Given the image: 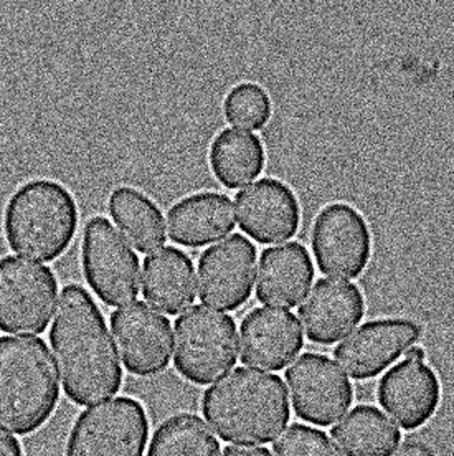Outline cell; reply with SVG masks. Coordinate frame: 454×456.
Segmentation results:
<instances>
[{
	"label": "cell",
	"mask_w": 454,
	"mask_h": 456,
	"mask_svg": "<svg viewBox=\"0 0 454 456\" xmlns=\"http://www.w3.org/2000/svg\"><path fill=\"white\" fill-rule=\"evenodd\" d=\"M60 399L58 377L45 342L38 338H0V428L34 434Z\"/></svg>",
	"instance_id": "3"
},
{
	"label": "cell",
	"mask_w": 454,
	"mask_h": 456,
	"mask_svg": "<svg viewBox=\"0 0 454 456\" xmlns=\"http://www.w3.org/2000/svg\"><path fill=\"white\" fill-rule=\"evenodd\" d=\"M405 353H407V359L409 361H417V362H423L425 361V351L421 347H409Z\"/></svg>",
	"instance_id": "30"
},
{
	"label": "cell",
	"mask_w": 454,
	"mask_h": 456,
	"mask_svg": "<svg viewBox=\"0 0 454 456\" xmlns=\"http://www.w3.org/2000/svg\"><path fill=\"white\" fill-rule=\"evenodd\" d=\"M78 206L67 187L35 179L17 189L5 207L4 230L9 247L35 262L60 258L75 239Z\"/></svg>",
	"instance_id": "4"
},
{
	"label": "cell",
	"mask_w": 454,
	"mask_h": 456,
	"mask_svg": "<svg viewBox=\"0 0 454 456\" xmlns=\"http://www.w3.org/2000/svg\"><path fill=\"white\" fill-rule=\"evenodd\" d=\"M114 341L126 369L139 377L156 376L171 361V321L142 301L111 314Z\"/></svg>",
	"instance_id": "12"
},
{
	"label": "cell",
	"mask_w": 454,
	"mask_h": 456,
	"mask_svg": "<svg viewBox=\"0 0 454 456\" xmlns=\"http://www.w3.org/2000/svg\"><path fill=\"white\" fill-rule=\"evenodd\" d=\"M237 354V326L228 314L193 306L175 321L174 364L189 382H215L235 365Z\"/></svg>",
	"instance_id": "5"
},
{
	"label": "cell",
	"mask_w": 454,
	"mask_h": 456,
	"mask_svg": "<svg viewBox=\"0 0 454 456\" xmlns=\"http://www.w3.org/2000/svg\"><path fill=\"white\" fill-rule=\"evenodd\" d=\"M286 380L297 417L319 427L336 422L353 403L351 380L328 355L303 354L288 369Z\"/></svg>",
	"instance_id": "10"
},
{
	"label": "cell",
	"mask_w": 454,
	"mask_h": 456,
	"mask_svg": "<svg viewBox=\"0 0 454 456\" xmlns=\"http://www.w3.org/2000/svg\"><path fill=\"white\" fill-rule=\"evenodd\" d=\"M63 390L73 403L93 405L113 397L123 386V370L101 309L80 285H67L50 331Z\"/></svg>",
	"instance_id": "1"
},
{
	"label": "cell",
	"mask_w": 454,
	"mask_h": 456,
	"mask_svg": "<svg viewBox=\"0 0 454 456\" xmlns=\"http://www.w3.org/2000/svg\"><path fill=\"white\" fill-rule=\"evenodd\" d=\"M397 456H434L432 448L420 442H409L398 450Z\"/></svg>",
	"instance_id": "29"
},
{
	"label": "cell",
	"mask_w": 454,
	"mask_h": 456,
	"mask_svg": "<svg viewBox=\"0 0 454 456\" xmlns=\"http://www.w3.org/2000/svg\"><path fill=\"white\" fill-rule=\"evenodd\" d=\"M332 440L345 456H392L401 434L378 409L359 405L332 428Z\"/></svg>",
	"instance_id": "22"
},
{
	"label": "cell",
	"mask_w": 454,
	"mask_h": 456,
	"mask_svg": "<svg viewBox=\"0 0 454 456\" xmlns=\"http://www.w3.org/2000/svg\"><path fill=\"white\" fill-rule=\"evenodd\" d=\"M81 263L94 295L108 306H121L139 295V258L108 218H91L83 232Z\"/></svg>",
	"instance_id": "8"
},
{
	"label": "cell",
	"mask_w": 454,
	"mask_h": 456,
	"mask_svg": "<svg viewBox=\"0 0 454 456\" xmlns=\"http://www.w3.org/2000/svg\"><path fill=\"white\" fill-rule=\"evenodd\" d=\"M223 456H272V453L260 446H227Z\"/></svg>",
	"instance_id": "28"
},
{
	"label": "cell",
	"mask_w": 454,
	"mask_h": 456,
	"mask_svg": "<svg viewBox=\"0 0 454 456\" xmlns=\"http://www.w3.org/2000/svg\"><path fill=\"white\" fill-rule=\"evenodd\" d=\"M148 456H220V444L202 419L181 413L156 430Z\"/></svg>",
	"instance_id": "24"
},
{
	"label": "cell",
	"mask_w": 454,
	"mask_h": 456,
	"mask_svg": "<svg viewBox=\"0 0 454 456\" xmlns=\"http://www.w3.org/2000/svg\"><path fill=\"white\" fill-rule=\"evenodd\" d=\"M235 227L230 197L216 192L189 195L172 206L167 214V232L172 241L200 248L225 237Z\"/></svg>",
	"instance_id": "19"
},
{
	"label": "cell",
	"mask_w": 454,
	"mask_h": 456,
	"mask_svg": "<svg viewBox=\"0 0 454 456\" xmlns=\"http://www.w3.org/2000/svg\"><path fill=\"white\" fill-rule=\"evenodd\" d=\"M256 247L243 235H230L205 250L199 260V297L222 311L241 308L251 295Z\"/></svg>",
	"instance_id": "11"
},
{
	"label": "cell",
	"mask_w": 454,
	"mask_h": 456,
	"mask_svg": "<svg viewBox=\"0 0 454 456\" xmlns=\"http://www.w3.org/2000/svg\"><path fill=\"white\" fill-rule=\"evenodd\" d=\"M210 167L227 189H239L262 175L266 152L262 139L239 129H223L210 144Z\"/></svg>",
	"instance_id": "21"
},
{
	"label": "cell",
	"mask_w": 454,
	"mask_h": 456,
	"mask_svg": "<svg viewBox=\"0 0 454 456\" xmlns=\"http://www.w3.org/2000/svg\"><path fill=\"white\" fill-rule=\"evenodd\" d=\"M109 214L137 251L149 253L166 243L164 217L159 207L137 189H116L109 197Z\"/></svg>",
	"instance_id": "23"
},
{
	"label": "cell",
	"mask_w": 454,
	"mask_h": 456,
	"mask_svg": "<svg viewBox=\"0 0 454 456\" xmlns=\"http://www.w3.org/2000/svg\"><path fill=\"white\" fill-rule=\"evenodd\" d=\"M228 123L251 131L268 125L272 104L268 93L256 83H241L228 93L223 103Z\"/></svg>",
	"instance_id": "25"
},
{
	"label": "cell",
	"mask_w": 454,
	"mask_h": 456,
	"mask_svg": "<svg viewBox=\"0 0 454 456\" xmlns=\"http://www.w3.org/2000/svg\"><path fill=\"white\" fill-rule=\"evenodd\" d=\"M241 232L262 245L295 237L301 222V206L291 187L278 179H260L235 199Z\"/></svg>",
	"instance_id": "14"
},
{
	"label": "cell",
	"mask_w": 454,
	"mask_h": 456,
	"mask_svg": "<svg viewBox=\"0 0 454 456\" xmlns=\"http://www.w3.org/2000/svg\"><path fill=\"white\" fill-rule=\"evenodd\" d=\"M377 397L401 428L417 430L438 409L442 386L430 365L405 359L382 377Z\"/></svg>",
	"instance_id": "15"
},
{
	"label": "cell",
	"mask_w": 454,
	"mask_h": 456,
	"mask_svg": "<svg viewBox=\"0 0 454 456\" xmlns=\"http://www.w3.org/2000/svg\"><path fill=\"white\" fill-rule=\"evenodd\" d=\"M303 344L299 322L289 311L256 308L241 321L239 351L243 364L281 370L299 354Z\"/></svg>",
	"instance_id": "16"
},
{
	"label": "cell",
	"mask_w": 454,
	"mask_h": 456,
	"mask_svg": "<svg viewBox=\"0 0 454 456\" xmlns=\"http://www.w3.org/2000/svg\"><path fill=\"white\" fill-rule=\"evenodd\" d=\"M362 291L347 281L322 278L299 309L306 336L320 346L341 341L362 321Z\"/></svg>",
	"instance_id": "17"
},
{
	"label": "cell",
	"mask_w": 454,
	"mask_h": 456,
	"mask_svg": "<svg viewBox=\"0 0 454 456\" xmlns=\"http://www.w3.org/2000/svg\"><path fill=\"white\" fill-rule=\"evenodd\" d=\"M142 293L152 306L179 314L195 299V270L191 256L179 248H162L144 260Z\"/></svg>",
	"instance_id": "20"
},
{
	"label": "cell",
	"mask_w": 454,
	"mask_h": 456,
	"mask_svg": "<svg viewBox=\"0 0 454 456\" xmlns=\"http://www.w3.org/2000/svg\"><path fill=\"white\" fill-rule=\"evenodd\" d=\"M272 450L276 456H341L328 435L301 423L284 430Z\"/></svg>",
	"instance_id": "26"
},
{
	"label": "cell",
	"mask_w": 454,
	"mask_h": 456,
	"mask_svg": "<svg viewBox=\"0 0 454 456\" xmlns=\"http://www.w3.org/2000/svg\"><path fill=\"white\" fill-rule=\"evenodd\" d=\"M314 280V265L301 243H284L263 251L256 297L272 306L295 308Z\"/></svg>",
	"instance_id": "18"
},
{
	"label": "cell",
	"mask_w": 454,
	"mask_h": 456,
	"mask_svg": "<svg viewBox=\"0 0 454 456\" xmlns=\"http://www.w3.org/2000/svg\"><path fill=\"white\" fill-rule=\"evenodd\" d=\"M420 336L421 328L415 321L400 318L370 321L345 338L334 355L349 376L365 380L382 374Z\"/></svg>",
	"instance_id": "13"
},
{
	"label": "cell",
	"mask_w": 454,
	"mask_h": 456,
	"mask_svg": "<svg viewBox=\"0 0 454 456\" xmlns=\"http://www.w3.org/2000/svg\"><path fill=\"white\" fill-rule=\"evenodd\" d=\"M202 411L220 438L230 444H270L289 422L281 377L239 367L204 394Z\"/></svg>",
	"instance_id": "2"
},
{
	"label": "cell",
	"mask_w": 454,
	"mask_h": 456,
	"mask_svg": "<svg viewBox=\"0 0 454 456\" xmlns=\"http://www.w3.org/2000/svg\"><path fill=\"white\" fill-rule=\"evenodd\" d=\"M319 270L336 278H357L370 262L372 233L362 214L349 204L324 207L312 227Z\"/></svg>",
	"instance_id": "9"
},
{
	"label": "cell",
	"mask_w": 454,
	"mask_h": 456,
	"mask_svg": "<svg viewBox=\"0 0 454 456\" xmlns=\"http://www.w3.org/2000/svg\"><path fill=\"white\" fill-rule=\"evenodd\" d=\"M0 456H22L20 444L12 436L0 430Z\"/></svg>",
	"instance_id": "27"
},
{
	"label": "cell",
	"mask_w": 454,
	"mask_h": 456,
	"mask_svg": "<svg viewBox=\"0 0 454 456\" xmlns=\"http://www.w3.org/2000/svg\"><path fill=\"white\" fill-rule=\"evenodd\" d=\"M53 272L15 256L0 260V331L42 334L57 305Z\"/></svg>",
	"instance_id": "7"
},
{
	"label": "cell",
	"mask_w": 454,
	"mask_h": 456,
	"mask_svg": "<svg viewBox=\"0 0 454 456\" xmlns=\"http://www.w3.org/2000/svg\"><path fill=\"white\" fill-rule=\"evenodd\" d=\"M148 436L144 407L119 397L81 413L71 428L67 456H144Z\"/></svg>",
	"instance_id": "6"
}]
</instances>
